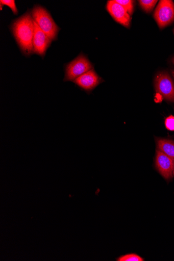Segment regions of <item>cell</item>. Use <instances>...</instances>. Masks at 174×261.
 <instances>
[{
	"label": "cell",
	"mask_w": 174,
	"mask_h": 261,
	"mask_svg": "<svg viewBox=\"0 0 174 261\" xmlns=\"http://www.w3.org/2000/svg\"><path fill=\"white\" fill-rule=\"evenodd\" d=\"M34 20L30 11L14 20L11 26L13 35L22 53L30 56L34 53Z\"/></svg>",
	"instance_id": "obj_1"
},
{
	"label": "cell",
	"mask_w": 174,
	"mask_h": 261,
	"mask_svg": "<svg viewBox=\"0 0 174 261\" xmlns=\"http://www.w3.org/2000/svg\"><path fill=\"white\" fill-rule=\"evenodd\" d=\"M32 14L38 26L47 37L52 41L56 40L60 29L51 14L43 7L36 6L32 10Z\"/></svg>",
	"instance_id": "obj_2"
},
{
	"label": "cell",
	"mask_w": 174,
	"mask_h": 261,
	"mask_svg": "<svg viewBox=\"0 0 174 261\" xmlns=\"http://www.w3.org/2000/svg\"><path fill=\"white\" fill-rule=\"evenodd\" d=\"M93 67L88 58L85 55L81 54L66 65L64 81L73 82L93 69Z\"/></svg>",
	"instance_id": "obj_3"
},
{
	"label": "cell",
	"mask_w": 174,
	"mask_h": 261,
	"mask_svg": "<svg viewBox=\"0 0 174 261\" xmlns=\"http://www.w3.org/2000/svg\"><path fill=\"white\" fill-rule=\"evenodd\" d=\"M159 28L163 29L174 21V3L171 0H161L154 13Z\"/></svg>",
	"instance_id": "obj_4"
},
{
	"label": "cell",
	"mask_w": 174,
	"mask_h": 261,
	"mask_svg": "<svg viewBox=\"0 0 174 261\" xmlns=\"http://www.w3.org/2000/svg\"><path fill=\"white\" fill-rule=\"evenodd\" d=\"M157 93L166 101L174 103V83L166 72L159 73L155 82Z\"/></svg>",
	"instance_id": "obj_5"
},
{
	"label": "cell",
	"mask_w": 174,
	"mask_h": 261,
	"mask_svg": "<svg viewBox=\"0 0 174 261\" xmlns=\"http://www.w3.org/2000/svg\"><path fill=\"white\" fill-rule=\"evenodd\" d=\"M107 10L113 18L120 25L128 29L131 27V17L125 8L115 0L108 1Z\"/></svg>",
	"instance_id": "obj_6"
},
{
	"label": "cell",
	"mask_w": 174,
	"mask_h": 261,
	"mask_svg": "<svg viewBox=\"0 0 174 261\" xmlns=\"http://www.w3.org/2000/svg\"><path fill=\"white\" fill-rule=\"evenodd\" d=\"M156 167L160 174L167 180L173 177V159L157 150Z\"/></svg>",
	"instance_id": "obj_7"
},
{
	"label": "cell",
	"mask_w": 174,
	"mask_h": 261,
	"mask_svg": "<svg viewBox=\"0 0 174 261\" xmlns=\"http://www.w3.org/2000/svg\"><path fill=\"white\" fill-rule=\"evenodd\" d=\"M34 27L33 39L34 53L43 57L48 47L51 45L52 40L39 28L35 21Z\"/></svg>",
	"instance_id": "obj_8"
},
{
	"label": "cell",
	"mask_w": 174,
	"mask_h": 261,
	"mask_svg": "<svg viewBox=\"0 0 174 261\" xmlns=\"http://www.w3.org/2000/svg\"><path fill=\"white\" fill-rule=\"evenodd\" d=\"M103 82V79L98 76L93 69H92L73 82L82 89L90 91Z\"/></svg>",
	"instance_id": "obj_9"
},
{
	"label": "cell",
	"mask_w": 174,
	"mask_h": 261,
	"mask_svg": "<svg viewBox=\"0 0 174 261\" xmlns=\"http://www.w3.org/2000/svg\"><path fill=\"white\" fill-rule=\"evenodd\" d=\"M158 149L170 158L174 159V141L166 139L157 140Z\"/></svg>",
	"instance_id": "obj_10"
},
{
	"label": "cell",
	"mask_w": 174,
	"mask_h": 261,
	"mask_svg": "<svg viewBox=\"0 0 174 261\" xmlns=\"http://www.w3.org/2000/svg\"><path fill=\"white\" fill-rule=\"evenodd\" d=\"M157 0H140L141 8L147 13H151L158 3Z\"/></svg>",
	"instance_id": "obj_11"
},
{
	"label": "cell",
	"mask_w": 174,
	"mask_h": 261,
	"mask_svg": "<svg viewBox=\"0 0 174 261\" xmlns=\"http://www.w3.org/2000/svg\"><path fill=\"white\" fill-rule=\"evenodd\" d=\"M115 1L125 8L130 15H133L134 2L131 0H115Z\"/></svg>",
	"instance_id": "obj_12"
},
{
	"label": "cell",
	"mask_w": 174,
	"mask_h": 261,
	"mask_svg": "<svg viewBox=\"0 0 174 261\" xmlns=\"http://www.w3.org/2000/svg\"><path fill=\"white\" fill-rule=\"evenodd\" d=\"M117 261H144V259L139 255L131 253L123 255L117 258Z\"/></svg>",
	"instance_id": "obj_13"
},
{
	"label": "cell",
	"mask_w": 174,
	"mask_h": 261,
	"mask_svg": "<svg viewBox=\"0 0 174 261\" xmlns=\"http://www.w3.org/2000/svg\"><path fill=\"white\" fill-rule=\"evenodd\" d=\"M0 4L3 6H7L9 7L14 14L18 13V10L14 0H1Z\"/></svg>",
	"instance_id": "obj_14"
},
{
	"label": "cell",
	"mask_w": 174,
	"mask_h": 261,
	"mask_svg": "<svg viewBox=\"0 0 174 261\" xmlns=\"http://www.w3.org/2000/svg\"><path fill=\"white\" fill-rule=\"evenodd\" d=\"M165 125L167 130L174 131V116L170 115L166 118Z\"/></svg>",
	"instance_id": "obj_15"
},
{
	"label": "cell",
	"mask_w": 174,
	"mask_h": 261,
	"mask_svg": "<svg viewBox=\"0 0 174 261\" xmlns=\"http://www.w3.org/2000/svg\"><path fill=\"white\" fill-rule=\"evenodd\" d=\"M171 73L172 76H173V77L174 79V69H172L171 70Z\"/></svg>",
	"instance_id": "obj_16"
},
{
	"label": "cell",
	"mask_w": 174,
	"mask_h": 261,
	"mask_svg": "<svg viewBox=\"0 0 174 261\" xmlns=\"http://www.w3.org/2000/svg\"><path fill=\"white\" fill-rule=\"evenodd\" d=\"M171 62L172 63V64L174 65V57L171 60Z\"/></svg>",
	"instance_id": "obj_17"
},
{
	"label": "cell",
	"mask_w": 174,
	"mask_h": 261,
	"mask_svg": "<svg viewBox=\"0 0 174 261\" xmlns=\"http://www.w3.org/2000/svg\"><path fill=\"white\" fill-rule=\"evenodd\" d=\"M173 176H174V159H173Z\"/></svg>",
	"instance_id": "obj_18"
},
{
	"label": "cell",
	"mask_w": 174,
	"mask_h": 261,
	"mask_svg": "<svg viewBox=\"0 0 174 261\" xmlns=\"http://www.w3.org/2000/svg\"><path fill=\"white\" fill-rule=\"evenodd\" d=\"M173 33H174V31H173Z\"/></svg>",
	"instance_id": "obj_19"
}]
</instances>
